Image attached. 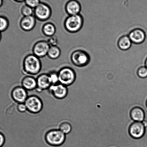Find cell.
I'll use <instances>...</instances> for the list:
<instances>
[{
    "label": "cell",
    "instance_id": "1",
    "mask_svg": "<svg viewBox=\"0 0 147 147\" xmlns=\"http://www.w3.org/2000/svg\"><path fill=\"white\" fill-rule=\"evenodd\" d=\"M42 68L40 58L34 54H29L24 58L22 64V70L25 75L34 76L39 73Z\"/></svg>",
    "mask_w": 147,
    "mask_h": 147
},
{
    "label": "cell",
    "instance_id": "2",
    "mask_svg": "<svg viewBox=\"0 0 147 147\" xmlns=\"http://www.w3.org/2000/svg\"><path fill=\"white\" fill-rule=\"evenodd\" d=\"M83 24V18L80 14L68 16L64 21V26L68 32L75 33L80 30Z\"/></svg>",
    "mask_w": 147,
    "mask_h": 147
},
{
    "label": "cell",
    "instance_id": "3",
    "mask_svg": "<svg viewBox=\"0 0 147 147\" xmlns=\"http://www.w3.org/2000/svg\"><path fill=\"white\" fill-rule=\"evenodd\" d=\"M58 72L59 83L67 87L72 85L76 79V72L70 67H63Z\"/></svg>",
    "mask_w": 147,
    "mask_h": 147
},
{
    "label": "cell",
    "instance_id": "4",
    "mask_svg": "<svg viewBox=\"0 0 147 147\" xmlns=\"http://www.w3.org/2000/svg\"><path fill=\"white\" fill-rule=\"evenodd\" d=\"M70 59L72 63L78 67L86 66L90 61L89 54L86 51L80 49L74 51L71 54Z\"/></svg>",
    "mask_w": 147,
    "mask_h": 147
},
{
    "label": "cell",
    "instance_id": "5",
    "mask_svg": "<svg viewBox=\"0 0 147 147\" xmlns=\"http://www.w3.org/2000/svg\"><path fill=\"white\" fill-rule=\"evenodd\" d=\"M65 135L59 129H53L47 133L45 140L49 145L54 146L62 145L65 140Z\"/></svg>",
    "mask_w": 147,
    "mask_h": 147
},
{
    "label": "cell",
    "instance_id": "6",
    "mask_svg": "<svg viewBox=\"0 0 147 147\" xmlns=\"http://www.w3.org/2000/svg\"><path fill=\"white\" fill-rule=\"evenodd\" d=\"M52 9L48 4L41 2L34 9V16L36 19L40 21H45L51 18Z\"/></svg>",
    "mask_w": 147,
    "mask_h": 147
},
{
    "label": "cell",
    "instance_id": "7",
    "mask_svg": "<svg viewBox=\"0 0 147 147\" xmlns=\"http://www.w3.org/2000/svg\"><path fill=\"white\" fill-rule=\"evenodd\" d=\"M25 104L27 110L33 113H37L40 112L43 108L42 100L39 97L35 95L28 96Z\"/></svg>",
    "mask_w": 147,
    "mask_h": 147
},
{
    "label": "cell",
    "instance_id": "8",
    "mask_svg": "<svg viewBox=\"0 0 147 147\" xmlns=\"http://www.w3.org/2000/svg\"><path fill=\"white\" fill-rule=\"evenodd\" d=\"M50 47L47 41H37L32 47L33 54L40 58H43L47 55Z\"/></svg>",
    "mask_w": 147,
    "mask_h": 147
},
{
    "label": "cell",
    "instance_id": "9",
    "mask_svg": "<svg viewBox=\"0 0 147 147\" xmlns=\"http://www.w3.org/2000/svg\"><path fill=\"white\" fill-rule=\"evenodd\" d=\"M48 90L55 98L60 99L65 98L68 92L67 87L59 83L55 85H52Z\"/></svg>",
    "mask_w": 147,
    "mask_h": 147
},
{
    "label": "cell",
    "instance_id": "10",
    "mask_svg": "<svg viewBox=\"0 0 147 147\" xmlns=\"http://www.w3.org/2000/svg\"><path fill=\"white\" fill-rule=\"evenodd\" d=\"M145 129L142 122H135L130 126L129 133L133 138L139 139L145 135Z\"/></svg>",
    "mask_w": 147,
    "mask_h": 147
},
{
    "label": "cell",
    "instance_id": "11",
    "mask_svg": "<svg viewBox=\"0 0 147 147\" xmlns=\"http://www.w3.org/2000/svg\"><path fill=\"white\" fill-rule=\"evenodd\" d=\"M12 98L18 103H25L28 95L26 90L22 86L15 87L11 92Z\"/></svg>",
    "mask_w": 147,
    "mask_h": 147
},
{
    "label": "cell",
    "instance_id": "12",
    "mask_svg": "<svg viewBox=\"0 0 147 147\" xmlns=\"http://www.w3.org/2000/svg\"><path fill=\"white\" fill-rule=\"evenodd\" d=\"M130 39L132 43L139 44L145 41L146 35L145 31L141 28H136L132 30L128 34Z\"/></svg>",
    "mask_w": 147,
    "mask_h": 147
},
{
    "label": "cell",
    "instance_id": "13",
    "mask_svg": "<svg viewBox=\"0 0 147 147\" xmlns=\"http://www.w3.org/2000/svg\"><path fill=\"white\" fill-rule=\"evenodd\" d=\"M36 20L34 15L23 16L20 21V26L22 30L26 32L32 30L36 24Z\"/></svg>",
    "mask_w": 147,
    "mask_h": 147
},
{
    "label": "cell",
    "instance_id": "14",
    "mask_svg": "<svg viewBox=\"0 0 147 147\" xmlns=\"http://www.w3.org/2000/svg\"><path fill=\"white\" fill-rule=\"evenodd\" d=\"M81 9V4L77 0H69L65 5V12L68 16L80 14Z\"/></svg>",
    "mask_w": 147,
    "mask_h": 147
},
{
    "label": "cell",
    "instance_id": "15",
    "mask_svg": "<svg viewBox=\"0 0 147 147\" xmlns=\"http://www.w3.org/2000/svg\"><path fill=\"white\" fill-rule=\"evenodd\" d=\"M36 79L37 88L42 90L48 89L52 85L48 74H41L37 77Z\"/></svg>",
    "mask_w": 147,
    "mask_h": 147
},
{
    "label": "cell",
    "instance_id": "16",
    "mask_svg": "<svg viewBox=\"0 0 147 147\" xmlns=\"http://www.w3.org/2000/svg\"><path fill=\"white\" fill-rule=\"evenodd\" d=\"M21 85L27 91L33 90L37 87L36 78L32 76L26 75L23 78Z\"/></svg>",
    "mask_w": 147,
    "mask_h": 147
},
{
    "label": "cell",
    "instance_id": "17",
    "mask_svg": "<svg viewBox=\"0 0 147 147\" xmlns=\"http://www.w3.org/2000/svg\"><path fill=\"white\" fill-rule=\"evenodd\" d=\"M131 117L135 122H142L145 118V113L143 109L139 107L133 108L131 112Z\"/></svg>",
    "mask_w": 147,
    "mask_h": 147
},
{
    "label": "cell",
    "instance_id": "18",
    "mask_svg": "<svg viewBox=\"0 0 147 147\" xmlns=\"http://www.w3.org/2000/svg\"><path fill=\"white\" fill-rule=\"evenodd\" d=\"M132 42L128 35H125L121 36L117 41L118 48L122 51H126L131 48Z\"/></svg>",
    "mask_w": 147,
    "mask_h": 147
},
{
    "label": "cell",
    "instance_id": "19",
    "mask_svg": "<svg viewBox=\"0 0 147 147\" xmlns=\"http://www.w3.org/2000/svg\"><path fill=\"white\" fill-rule=\"evenodd\" d=\"M42 32L45 36L49 37L55 35L56 31L55 25L52 22H47L42 27Z\"/></svg>",
    "mask_w": 147,
    "mask_h": 147
},
{
    "label": "cell",
    "instance_id": "20",
    "mask_svg": "<svg viewBox=\"0 0 147 147\" xmlns=\"http://www.w3.org/2000/svg\"><path fill=\"white\" fill-rule=\"evenodd\" d=\"M61 53L60 48L58 46H53L50 47L47 55L50 59L54 60L59 58Z\"/></svg>",
    "mask_w": 147,
    "mask_h": 147
},
{
    "label": "cell",
    "instance_id": "21",
    "mask_svg": "<svg viewBox=\"0 0 147 147\" xmlns=\"http://www.w3.org/2000/svg\"><path fill=\"white\" fill-rule=\"evenodd\" d=\"M9 20L6 17L0 15V32H5L9 26Z\"/></svg>",
    "mask_w": 147,
    "mask_h": 147
},
{
    "label": "cell",
    "instance_id": "22",
    "mask_svg": "<svg viewBox=\"0 0 147 147\" xmlns=\"http://www.w3.org/2000/svg\"><path fill=\"white\" fill-rule=\"evenodd\" d=\"M59 129L65 135H67L69 134L72 131V125L69 122L65 121L59 125Z\"/></svg>",
    "mask_w": 147,
    "mask_h": 147
},
{
    "label": "cell",
    "instance_id": "23",
    "mask_svg": "<svg viewBox=\"0 0 147 147\" xmlns=\"http://www.w3.org/2000/svg\"><path fill=\"white\" fill-rule=\"evenodd\" d=\"M34 9L26 4L21 7V13L23 16H29L34 15Z\"/></svg>",
    "mask_w": 147,
    "mask_h": 147
},
{
    "label": "cell",
    "instance_id": "24",
    "mask_svg": "<svg viewBox=\"0 0 147 147\" xmlns=\"http://www.w3.org/2000/svg\"><path fill=\"white\" fill-rule=\"evenodd\" d=\"M48 74L52 85H55L59 83L58 72L55 71H52L49 73Z\"/></svg>",
    "mask_w": 147,
    "mask_h": 147
},
{
    "label": "cell",
    "instance_id": "25",
    "mask_svg": "<svg viewBox=\"0 0 147 147\" xmlns=\"http://www.w3.org/2000/svg\"><path fill=\"white\" fill-rule=\"evenodd\" d=\"M137 74L140 78H147V68L145 65L140 67L137 70Z\"/></svg>",
    "mask_w": 147,
    "mask_h": 147
},
{
    "label": "cell",
    "instance_id": "26",
    "mask_svg": "<svg viewBox=\"0 0 147 147\" xmlns=\"http://www.w3.org/2000/svg\"><path fill=\"white\" fill-rule=\"evenodd\" d=\"M24 2L26 5L34 9L38 6L41 2L40 0H25Z\"/></svg>",
    "mask_w": 147,
    "mask_h": 147
},
{
    "label": "cell",
    "instance_id": "27",
    "mask_svg": "<svg viewBox=\"0 0 147 147\" xmlns=\"http://www.w3.org/2000/svg\"><path fill=\"white\" fill-rule=\"evenodd\" d=\"M47 41L50 47L53 46H57L58 44V38L55 35L48 37Z\"/></svg>",
    "mask_w": 147,
    "mask_h": 147
},
{
    "label": "cell",
    "instance_id": "28",
    "mask_svg": "<svg viewBox=\"0 0 147 147\" xmlns=\"http://www.w3.org/2000/svg\"><path fill=\"white\" fill-rule=\"evenodd\" d=\"M17 109L19 112L25 113L28 110L25 103H18L17 105Z\"/></svg>",
    "mask_w": 147,
    "mask_h": 147
},
{
    "label": "cell",
    "instance_id": "29",
    "mask_svg": "<svg viewBox=\"0 0 147 147\" xmlns=\"http://www.w3.org/2000/svg\"><path fill=\"white\" fill-rule=\"evenodd\" d=\"M5 142V136L2 132H0V147H2Z\"/></svg>",
    "mask_w": 147,
    "mask_h": 147
},
{
    "label": "cell",
    "instance_id": "30",
    "mask_svg": "<svg viewBox=\"0 0 147 147\" xmlns=\"http://www.w3.org/2000/svg\"><path fill=\"white\" fill-rule=\"evenodd\" d=\"M13 1L18 3H22L25 2V0H13Z\"/></svg>",
    "mask_w": 147,
    "mask_h": 147
},
{
    "label": "cell",
    "instance_id": "31",
    "mask_svg": "<svg viewBox=\"0 0 147 147\" xmlns=\"http://www.w3.org/2000/svg\"><path fill=\"white\" fill-rule=\"evenodd\" d=\"M3 4V0H0V8L2 7Z\"/></svg>",
    "mask_w": 147,
    "mask_h": 147
},
{
    "label": "cell",
    "instance_id": "32",
    "mask_svg": "<svg viewBox=\"0 0 147 147\" xmlns=\"http://www.w3.org/2000/svg\"><path fill=\"white\" fill-rule=\"evenodd\" d=\"M145 66L147 68V57L146 58L145 61Z\"/></svg>",
    "mask_w": 147,
    "mask_h": 147
},
{
    "label": "cell",
    "instance_id": "33",
    "mask_svg": "<svg viewBox=\"0 0 147 147\" xmlns=\"http://www.w3.org/2000/svg\"><path fill=\"white\" fill-rule=\"evenodd\" d=\"M2 33L0 32V41H1V39H2Z\"/></svg>",
    "mask_w": 147,
    "mask_h": 147
},
{
    "label": "cell",
    "instance_id": "34",
    "mask_svg": "<svg viewBox=\"0 0 147 147\" xmlns=\"http://www.w3.org/2000/svg\"><path fill=\"white\" fill-rule=\"evenodd\" d=\"M146 106L147 107V100H146Z\"/></svg>",
    "mask_w": 147,
    "mask_h": 147
}]
</instances>
